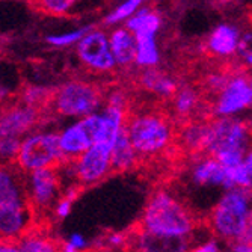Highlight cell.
I'll use <instances>...</instances> for the list:
<instances>
[{
  "mask_svg": "<svg viewBox=\"0 0 252 252\" xmlns=\"http://www.w3.org/2000/svg\"><path fill=\"white\" fill-rule=\"evenodd\" d=\"M189 252H223V248L219 239H216L215 236H210L209 239L193 243Z\"/></svg>",
  "mask_w": 252,
  "mask_h": 252,
  "instance_id": "obj_34",
  "label": "cell"
},
{
  "mask_svg": "<svg viewBox=\"0 0 252 252\" xmlns=\"http://www.w3.org/2000/svg\"><path fill=\"white\" fill-rule=\"evenodd\" d=\"M25 185L35 215H45L50 210L53 212V207L63 192L58 168L25 174Z\"/></svg>",
  "mask_w": 252,
  "mask_h": 252,
  "instance_id": "obj_10",
  "label": "cell"
},
{
  "mask_svg": "<svg viewBox=\"0 0 252 252\" xmlns=\"http://www.w3.org/2000/svg\"><path fill=\"white\" fill-rule=\"evenodd\" d=\"M42 120V110L28 106L25 103H15L0 109V137H17L23 139Z\"/></svg>",
  "mask_w": 252,
  "mask_h": 252,
  "instance_id": "obj_13",
  "label": "cell"
},
{
  "mask_svg": "<svg viewBox=\"0 0 252 252\" xmlns=\"http://www.w3.org/2000/svg\"><path fill=\"white\" fill-rule=\"evenodd\" d=\"M236 58L245 68L252 70V28L242 32Z\"/></svg>",
  "mask_w": 252,
  "mask_h": 252,
  "instance_id": "obj_30",
  "label": "cell"
},
{
  "mask_svg": "<svg viewBox=\"0 0 252 252\" xmlns=\"http://www.w3.org/2000/svg\"><path fill=\"white\" fill-rule=\"evenodd\" d=\"M163 20L157 9L145 5L137 11L127 23L126 28L137 38V36H157L162 29Z\"/></svg>",
  "mask_w": 252,
  "mask_h": 252,
  "instance_id": "obj_19",
  "label": "cell"
},
{
  "mask_svg": "<svg viewBox=\"0 0 252 252\" xmlns=\"http://www.w3.org/2000/svg\"><path fill=\"white\" fill-rule=\"evenodd\" d=\"M76 180L82 188L95 186L112 172V145L97 142L89 147L80 157L73 160Z\"/></svg>",
  "mask_w": 252,
  "mask_h": 252,
  "instance_id": "obj_11",
  "label": "cell"
},
{
  "mask_svg": "<svg viewBox=\"0 0 252 252\" xmlns=\"http://www.w3.org/2000/svg\"><path fill=\"white\" fill-rule=\"evenodd\" d=\"M228 79H230V74H226V73H219V71L210 73L207 77H205L204 86H205V89H207L210 94L216 95L219 91L225 86Z\"/></svg>",
  "mask_w": 252,
  "mask_h": 252,
  "instance_id": "obj_33",
  "label": "cell"
},
{
  "mask_svg": "<svg viewBox=\"0 0 252 252\" xmlns=\"http://www.w3.org/2000/svg\"><path fill=\"white\" fill-rule=\"evenodd\" d=\"M242 32L233 23H219L205 39V50L215 58H233L237 53Z\"/></svg>",
  "mask_w": 252,
  "mask_h": 252,
  "instance_id": "obj_15",
  "label": "cell"
},
{
  "mask_svg": "<svg viewBox=\"0 0 252 252\" xmlns=\"http://www.w3.org/2000/svg\"><path fill=\"white\" fill-rule=\"evenodd\" d=\"M65 242H66V243H70L73 248H76V249L80 251V252H86V251L89 249V240H88L83 234H80V233H73V234H70Z\"/></svg>",
  "mask_w": 252,
  "mask_h": 252,
  "instance_id": "obj_36",
  "label": "cell"
},
{
  "mask_svg": "<svg viewBox=\"0 0 252 252\" xmlns=\"http://www.w3.org/2000/svg\"><path fill=\"white\" fill-rule=\"evenodd\" d=\"M136 62L134 66L139 70L157 68L162 62V53L157 42V36H137L136 38Z\"/></svg>",
  "mask_w": 252,
  "mask_h": 252,
  "instance_id": "obj_23",
  "label": "cell"
},
{
  "mask_svg": "<svg viewBox=\"0 0 252 252\" xmlns=\"http://www.w3.org/2000/svg\"><path fill=\"white\" fill-rule=\"evenodd\" d=\"M209 123L204 120H190L188 123H183L180 130L177 131V139L180 145L188 153L192 154H204L205 145H207L209 137Z\"/></svg>",
  "mask_w": 252,
  "mask_h": 252,
  "instance_id": "obj_18",
  "label": "cell"
},
{
  "mask_svg": "<svg viewBox=\"0 0 252 252\" xmlns=\"http://www.w3.org/2000/svg\"><path fill=\"white\" fill-rule=\"evenodd\" d=\"M59 134V145L66 162H73L80 157L89 147L100 142L101 134V113L97 112L82 120H76L63 127Z\"/></svg>",
  "mask_w": 252,
  "mask_h": 252,
  "instance_id": "obj_8",
  "label": "cell"
},
{
  "mask_svg": "<svg viewBox=\"0 0 252 252\" xmlns=\"http://www.w3.org/2000/svg\"><path fill=\"white\" fill-rule=\"evenodd\" d=\"M252 210V193L240 188L222 192L207 216V228L222 243L240 242Z\"/></svg>",
  "mask_w": 252,
  "mask_h": 252,
  "instance_id": "obj_4",
  "label": "cell"
},
{
  "mask_svg": "<svg viewBox=\"0 0 252 252\" xmlns=\"http://www.w3.org/2000/svg\"><path fill=\"white\" fill-rule=\"evenodd\" d=\"M17 243L21 252H61L59 240L39 226H33Z\"/></svg>",
  "mask_w": 252,
  "mask_h": 252,
  "instance_id": "obj_22",
  "label": "cell"
},
{
  "mask_svg": "<svg viewBox=\"0 0 252 252\" xmlns=\"http://www.w3.org/2000/svg\"><path fill=\"white\" fill-rule=\"evenodd\" d=\"M0 252H21L17 242L0 240Z\"/></svg>",
  "mask_w": 252,
  "mask_h": 252,
  "instance_id": "obj_38",
  "label": "cell"
},
{
  "mask_svg": "<svg viewBox=\"0 0 252 252\" xmlns=\"http://www.w3.org/2000/svg\"><path fill=\"white\" fill-rule=\"evenodd\" d=\"M145 5H147L145 0H123V2H120L117 6H113L104 15L103 25L107 28L124 26L134 14Z\"/></svg>",
  "mask_w": 252,
  "mask_h": 252,
  "instance_id": "obj_24",
  "label": "cell"
},
{
  "mask_svg": "<svg viewBox=\"0 0 252 252\" xmlns=\"http://www.w3.org/2000/svg\"><path fill=\"white\" fill-rule=\"evenodd\" d=\"M137 226L153 233L193 239L199 219L178 195L168 189H158L148 198Z\"/></svg>",
  "mask_w": 252,
  "mask_h": 252,
  "instance_id": "obj_2",
  "label": "cell"
},
{
  "mask_svg": "<svg viewBox=\"0 0 252 252\" xmlns=\"http://www.w3.org/2000/svg\"><path fill=\"white\" fill-rule=\"evenodd\" d=\"M76 55L86 70L97 76L112 74L118 68L110 50L109 33L98 28H93L80 39Z\"/></svg>",
  "mask_w": 252,
  "mask_h": 252,
  "instance_id": "obj_7",
  "label": "cell"
},
{
  "mask_svg": "<svg viewBox=\"0 0 252 252\" xmlns=\"http://www.w3.org/2000/svg\"><path fill=\"white\" fill-rule=\"evenodd\" d=\"M150 2H153V0H145V3H150Z\"/></svg>",
  "mask_w": 252,
  "mask_h": 252,
  "instance_id": "obj_43",
  "label": "cell"
},
{
  "mask_svg": "<svg viewBox=\"0 0 252 252\" xmlns=\"http://www.w3.org/2000/svg\"><path fill=\"white\" fill-rule=\"evenodd\" d=\"M93 29V26H83V28H77V29H71L66 32H59V33H52L47 35L45 38V42L55 49H65V47H73V45H77L80 42V39Z\"/></svg>",
  "mask_w": 252,
  "mask_h": 252,
  "instance_id": "obj_25",
  "label": "cell"
},
{
  "mask_svg": "<svg viewBox=\"0 0 252 252\" xmlns=\"http://www.w3.org/2000/svg\"><path fill=\"white\" fill-rule=\"evenodd\" d=\"M237 188L252 193V148L246 153L243 162L237 171Z\"/></svg>",
  "mask_w": 252,
  "mask_h": 252,
  "instance_id": "obj_31",
  "label": "cell"
},
{
  "mask_svg": "<svg viewBox=\"0 0 252 252\" xmlns=\"http://www.w3.org/2000/svg\"><path fill=\"white\" fill-rule=\"evenodd\" d=\"M252 107L251 77L245 73L230 74L225 86L215 95L212 113L216 118H237Z\"/></svg>",
  "mask_w": 252,
  "mask_h": 252,
  "instance_id": "obj_9",
  "label": "cell"
},
{
  "mask_svg": "<svg viewBox=\"0 0 252 252\" xmlns=\"http://www.w3.org/2000/svg\"><path fill=\"white\" fill-rule=\"evenodd\" d=\"M104 103L106 93L100 85L86 79H71L53 91L49 109L61 118L82 120L100 112Z\"/></svg>",
  "mask_w": 252,
  "mask_h": 252,
  "instance_id": "obj_5",
  "label": "cell"
},
{
  "mask_svg": "<svg viewBox=\"0 0 252 252\" xmlns=\"http://www.w3.org/2000/svg\"><path fill=\"white\" fill-rule=\"evenodd\" d=\"M126 131L141 158L166 153L177 139V127L168 113L156 109L130 112Z\"/></svg>",
  "mask_w": 252,
  "mask_h": 252,
  "instance_id": "obj_3",
  "label": "cell"
},
{
  "mask_svg": "<svg viewBox=\"0 0 252 252\" xmlns=\"http://www.w3.org/2000/svg\"><path fill=\"white\" fill-rule=\"evenodd\" d=\"M25 174L15 165H0V240L18 242L35 226Z\"/></svg>",
  "mask_w": 252,
  "mask_h": 252,
  "instance_id": "obj_1",
  "label": "cell"
},
{
  "mask_svg": "<svg viewBox=\"0 0 252 252\" xmlns=\"http://www.w3.org/2000/svg\"><path fill=\"white\" fill-rule=\"evenodd\" d=\"M139 154L136 153L133 144L130 142V137L127 131L124 130L118 137L117 141L112 145V166L113 172H127L136 165L139 163Z\"/></svg>",
  "mask_w": 252,
  "mask_h": 252,
  "instance_id": "obj_21",
  "label": "cell"
},
{
  "mask_svg": "<svg viewBox=\"0 0 252 252\" xmlns=\"http://www.w3.org/2000/svg\"><path fill=\"white\" fill-rule=\"evenodd\" d=\"M199 106H201V95L196 91V88L189 85L180 86L177 94L172 98V113L181 123H188L193 120V117L199 110Z\"/></svg>",
  "mask_w": 252,
  "mask_h": 252,
  "instance_id": "obj_20",
  "label": "cell"
},
{
  "mask_svg": "<svg viewBox=\"0 0 252 252\" xmlns=\"http://www.w3.org/2000/svg\"><path fill=\"white\" fill-rule=\"evenodd\" d=\"M230 251L231 252H252V245L243 243V242H237V243L230 245Z\"/></svg>",
  "mask_w": 252,
  "mask_h": 252,
  "instance_id": "obj_39",
  "label": "cell"
},
{
  "mask_svg": "<svg viewBox=\"0 0 252 252\" xmlns=\"http://www.w3.org/2000/svg\"><path fill=\"white\" fill-rule=\"evenodd\" d=\"M251 88H252V77H251Z\"/></svg>",
  "mask_w": 252,
  "mask_h": 252,
  "instance_id": "obj_44",
  "label": "cell"
},
{
  "mask_svg": "<svg viewBox=\"0 0 252 252\" xmlns=\"http://www.w3.org/2000/svg\"><path fill=\"white\" fill-rule=\"evenodd\" d=\"M189 181L196 188H220L225 190V171L220 162L209 154H199L189 166Z\"/></svg>",
  "mask_w": 252,
  "mask_h": 252,
  "instance_id": "obj_14",
  "label": "cell"
},
{
  "mask_svg": "<svg viewBox=\"0 0 252 252\" xmlns=\"http://www.w3.org/2000/svg\"><path fill=\"white\" fill-rule=\"evenodd\" d=\"M128 246V233L123 231H110L104 234L100 240L94 242V248L97 249H115V251H126Z\"/></svg>",
  "mask_w": 252,
  "mask_h": 252,
  "instance_id": "obj_28",
  "label": "cell"
},
{
  "mask_svg": "<svg viewBox=\"0 0 252 252\" xmlns=\"http://www.w3.org/2000/svg\"><path fill=\"white\" fill-rule=\"evenodd\" d=\"M137 83L147 93L163 100H172L180 88L177 79L169 73L160 70L158 66L142 70L139 77H137Z\"/></svg>",
  "mask_w": 252,
  "mask_h": 252,
  "instance_id": "obj_16",
  "label": "cell"
},
{
  "mask_svg": "<svg viewBox=\"0 0 252 252\" xmlns=\"http://www.w3.org/2000/svg\"><path fill=\"white\" fill-rule=\"evenodd\" d=\"M193 243L192 237L160 234L136 226L128 233L127 252H189Z\"/></svg>",
  "mask_w": 252,
  "mask_h": 252,
  "instance_id": "obj_12",
  "label": "cell"
},
{
  "mask_svg": "<svg viewBox=\"0 0 252 252\" xmlns=\"http://www.w3.org/2000/svg\"><path fill=\"white\" fill-rule=\"evenodd\" d=\"M66 160L59 145V134L50 130L32 131L21 139L15 166L29 174L41 169L59 168Z\"/></svg>",
  "mask_w": 252,
  "mask_h": 252,
  "instance_id": "obj_6",
  "label": "cell"
},
{
  "mask_svg": "<svg viewBox=\"0 0 252 252\" xmlns=\"http://www.w3.org/2000/svg\"><path fill=\"white\" fill-rule=\"evenodd\" d=\"M93 252H126V251H115V249H97Z\"/></svg>",
  "mask_w": 252,
  "mask_h": 252,
  "instance_id": "obj_41",
  "label": "cell"
},
{
  "mask_svg": "<svg viewBox=\"0 0 252 252\" xmlns=\"http://www.w3.org/2000/svg\"><path fill=\"white\" fill-rule=\"evenodd\" d=\"M109 42H110V50L115 58V62L118 68H127L134 66L136 62V36L126 28L118 26L113 28L109 32Z\"/></svg>",
  "mask_w": 252,
  "mask_h": 252,
  "instance_id": "obj_17",
  "label": "cell"
},
{
  "mask_svg": "<svg viewBox=\"0 0 252 252\" xmlns=\"http://www.w3.org/2000/svg\"><path fill=\"white\" fill-rule=\"evenodd\" d=\"M79 3V0H35V5L39 11L47 15L62 17L70 14Z\"/></svg>",
  "mask_w": 252,
  "mask_h": 252,
  "instance_id": "obj_27",
  "label": "cell"
},
{
  "mask_svg": "<svg viewBox=\"0 0 252 252\" xmlns=\"http://www.w3.org/2000/svg\"><path fill=\"white\" fill-rule=\"evenodd\" d=\"M128 94L127 91L115 86V88H110L109 91H106V103L104 106H112V107H120V109H130L128 107Z\"/></svg>",
  "mask_w": 252,
  "mask_h": 252,
  "instance_id": "obj_32",
  "label": "cell"
},
{
  "mask_svg": "<svg viewBox=\"0 0 252 252\" xmlns=\"http://www.w3.org/2000/svg\"><path fill=\"white\" fill-rule=\"evenodd\" d=\"M80 2H89V0H79V3H80Z\"/></svg>",
  "mask_w": 252,
  "mask_h": 252,
  "instance_id": "obj_42",
  "label": "cell"
},
{
  "mask_svg": "<svg viewBox=\"0 0 252 252\" xmlns=\"http://www.w3.org/2000/svg\"><path fill=\"white\" fill-rule=\"evenodd\" d=\"M20 145L17 137H0V165H15Z\"/></svg>",
  "mask_w": 252,
  "mask_h": 252,
  "instance_id": "obj_29",
  "label": "cell"
},
{
  "mask_svg": "<svg viewBox=\"0 0 252 252\" xmlns=\"http://www.w3.org/2000/svg\"><path fill=\"white\" fill-rule=\"evenodd\" d=\"M52 95L53 93L49 89H45L42 86H29L23 91L21 94V103H25L28 106H32L35 109H47L49 104H50V100H52Z\"/></svg>",
  "mask_w": 252,
  "mask_h": 252,
  "instance_id": "obj_26",
  "label": "cell"
},
{
  "mask_svg": "<svg viewBox=\"0 0 252 252\" xmlns=\"http://www.w3.org/2000/svg\"><path fill=\"white\" fill-rule=\"evenodd\" d=\"M240 242L252 245V210H251V213H249V218H248V220H246V225H245V231H243V236H242Z\"/></svg>",
  "mask_w": 252,
  "mask_h": 252,
  "instance_id": "obj_37",
  "label": "cell"
},
{
  "mask_svg": "<svg viewBox=\"0 0 252 252\" xmlns=\"http://www.w3.org/2000/svg\"><path fill=\"white\" fill-rule=\"evenodd\" d=\"M61 252H80V251H77L76 248H73L70 243L62 242V243H61Z\"/></svg>",
  "mask_w": 252,
  "mask_h": 252,
  "instance_id": "obj_40",
  "label": "cell"
},
{
  "mask_svg": "<svg viewBox=\"0 0 252 252\" xmlns=\"http://www.w3.org/2000/svg\"><path fill=\"white\" fill-rule=\"evenodd\" d=\"M73 204L74 201L71 198H68V196H61L59 201L56 202V205L53 207V215L56 219H66L68 216H70L71 210H73Z\"/></svg>",
  "mask_w": 252,
  "mask_h": 252,
  "instance_id": "obj_35",
  "label": "cell"
}]
</instances>
